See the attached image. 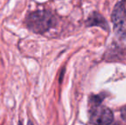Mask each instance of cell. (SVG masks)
I'll return each mask as SVG.
<instances>
[{"label": "cell", "mask_w": 126, "mask_h": 125, "mask_svg": "<svg viewBox=\"0 0 126 125\" xmlns=\"http://www.w3.org/2000/svg\"><path fill=\"white\" fill-rule=\"evenodd\" d=\"M27 125H34V124H33V123L32 122L31 120H28V124H27Z\"/></svg>", "instance_id": "8992f818"}, {"label": "cell", "mask_w": 126, "mask_h": 125, "mask_svg": "<svg viewBox=\"0 0 126 125\" xmlns=\"http://www.w3.org/2000/svg\"><path fill=\"white\" fill-rule=\"evenodd\" d=\"M86 24L88 27L98 26V27H100L101 28H103L104 30H106V31L109 30V26H108V23L106 21V19H105L100 14L97 13V12H94V13L88 17Z\"/></svg>", "instance_id": "277c9868"}, {"label": "cell", "mask_w": 126, "mask_h": 125, "mask_svg": "<svg viewBox=\"0 0 126 125\" xmlns=\"http://www.w3.org/2000/svg\"><path fill=\"white\" fill-rule=\"evenodd\" d=\"M18 125H22V122H19V124H18Z\"/></svg>", "instance_id": "52a82bcc"}, {"label": "cell", "mask_w": 126, "mask_h": 125, "mask_svg": "<svg viewBox=\"0 0 126 125\" xmlns=\"http://www.w3.org/2000/svg\"><path fill=\"white\" fill-rule=\"evenodd\" d=\"M25 24L31 32L38 34H43L56 25V18L50 11L36 10L27 15Z\"/></svg>", "instance_id": "6da1fadb"}, {"label": "cell", "mask_w": 126, "mask_h": 125, "mask_svg": "<svg viewBox=\"0 0 126 125\" xmlns=\"http://www.w3.org/2000/svg\"><path fill=\"white\" fill-rule=\"evenodd\" d=\"M116 125H121V124H116Z\"/></svg>", "instance_id": "ba28073f"}, {"label": "cell", "mask_w": 126, "mask_h": 125, "mask_svg": "<svg viewBox=\"0 0 126 125\" xmlns=\"http://www.w3.org/2000/svg\"><path fill=\"white\" fill-rule=\"evenodd\" d=\"M113 30L119 39L126 40V8L125 1L119 2L113 9L111 14Z\"/></svg>", "instance_id": "7a4b0ae2"}, {"label": "cell", "mask_w": 126, "mask_h": 125, "mask_svg": "<svg viewBox=\"0 0 126 125\" xmlns=\"http://www.w3.org/2000/svg\"><path fill=\"white\" fill-rule=\"evenodd\" d=\"M90 120L94 125H110L113 121V113L103 105H94L91 110Z\"/></svg>", "instance_id": "3957f363"}, {"label": "cell", "mask_w": 126, "mask_h": 125, "mask_svg": "<svg viewBox=\"0 0 126 125\" xmlns=\"http://www.w3.org/2000/svg\"><path fill=\"white\" fill-rule=\"evenodd\" d=\"M125 56L124 52L120 50V47L117 45L116 46V52H114L113 48L111 46L109 49V52L106 53V58L107 60H115V59H122V57Z\"/></svg>", "instance_id": "5b68a950"}]
</instances>
